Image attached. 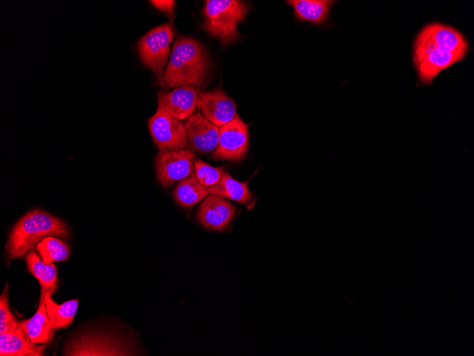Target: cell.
Masks as SVG:
<instances>
[{
	"instance_id": "1",
	"label": "cell",
	"mask_w": 474,
	"mask_h": 356,
	"mask_svg": "<svg viewBox=\"0 0 474 356\" xmlns=\"http://www.w3.org/2000/svg\"><path fill=\"white\" fill-rule=\"evenodd\" d=\"M468 52L464 36L456 29L431 23L417 35L413 62L421 82L431 84L439 73L462 60Z\"/></svg>"
},
{
	"instance_id": "2",
	"label": "cell",
	"mask_w": 474,
	"mask_h": 356,
	"mask_svg": "<svg viewBox=\"0 0 474 356\" xmlns=\"http://www.w3.org/2000/svg\"><path fill=\"white\" fill-rule=\"evenodd\" d=\"M209 65L208 55L198 41L180 36L173 45L160 85L162 89L202 87L206 82Z\"/></svg>"
},
{
	"instance_id": "3",
	"label": "cell",
	"mask_w": 474,
	"mask_h": 356,
	"mask_svg": "<svg viewBox=\"0 0 474 356\" xmlns=\"http://www.w3.org/2000/svg\"><path fill=\"white\" fill-rule=\"evenodd\" d=\"M50 235L67 239L70 232L64 222L51 214L40 210L28 212L16 222L9 234L7 244L9 259L22 257Z\"/></svg>"
},
{
	"instance_id": "4",
	"label": "cell",
	"mask_w": 474,
	"mask_h": 356,
	"mask_svg": "<svg viewBox=\"0 0 474 356\" xmlns=\"http://www.w3.org/2000/svg\"><path fill=\"white\" fill-rule=\"evenodd\" d=\"M249 10V4L243 1L206 0L202 9L203 28L222 45L233 43L242 38L237 28Z\"/></svg>"
},
{
	"instance_id": "5",
	"label": "cell",
	"mask_w": 474,
	"mask_h": 356,
	"mask_svg": "<svg viewBox=\"0 0 474 356\" xmlns=\"http://www.w3.org/2000/svg\"><path fill=\"white\" fill-rule=\"evenodd\" d=\"M173 36L171 23H164L150 30L137 43L140 60L157 75L158 83L163 75Z\"/></svg>"
},
{
	"instance_id": "6",
	"label": "cell",
	"mask_w": 474,
	"mask_h": 356,
	"mask_svg": "<svg viewBox=\"0 0 474 356\" xmlns=\"http://www.w3.org/2000/svg\"><path fill=\"white\" fill-rule=\"evenodd\" d=\"M196 154L190 148L159 150L155 158V173L159 183L169 188L175 182L194 173Z\"/></svg>"
},
{
	"instance_id": "7",
	"label": "cell",
	"mask_w": 474,
	"mask_h": 356,
	"mask_svg": "<svg viewBox=\"0 0 474 356\" xmlns=\"http://www.w3.org/2000/svg\"><path fill=\"white\" fill-rule=\"evenodd\" d=\"M219 127V139L211 158L238 162L246 156L248 149V126L236 113L226 124Z\"/></svg>"
},
{
	"instance_id": "8",
	"label": "cell",
	"mask_w": 474,
	"mask_h": 356,
	"mask_svg": "<svg viewBox=\"0 0 474 356\" xmlns=\"http://www.w3.org/2000/svg\"><path fill=\"white\" fill-rule=\"evenodd\" d=\"M148 129L159 150L188 147L187 131L183 122L159 107L149 119Z\"/></svg>"
},
{
	"instance_id": "9",
	"label": "cell",
	"mask_w": 474,
	"mask_h": 356,
	"mask_svg": "<svg viewBox=\"0 0 474 356\" xmlns=\"http://www.w3.org/2000/svg\"><path fill=\"white\" fill-rule=\"evenodd\" d=\"M236 215V208L221 196L209 194L197 210V220L205 229L224 231Z\"/></svg>"
},
{
	"instance_id": "10",
	"label": "cell",
	"mask_w": 474,
	"mask_h": 356,
	"mask_svg": "<svg viewBox=\"0 0 474 356\" xmlns=\"http://www.w3.org/2000/svg\"><path fill=\"white\" fill-rule=\"evenodd\" d=\"M197 108L217 126L230 122L236 114V104L219 88L209 92L198 90Z\"/></svg>"
},
{
	"instance_id": "11",
	"label": "cell",
	"mask_w": 474,
	"mask_h": 356,
	"mask_svg": "<svg viewBox=\"0 0 474 356\" xmlns=\"http://www.w3.org/2000/svg\"><path fill=\"white\" fill-rule=\"evenodd\" d=\"M187 131L188 147L201 153L215 150L219 144V127L207 120L199 111L183 122Z\"/></svg>"
},
{
	"instance_id": "12",
	"label": "cell",
	"mask_w": 474,
	"mask_h": 356,
	"mask_svg": "<svg viewBox=\"0 0 474 356\" xmlns=\"http://www.w3.org/2000/svg\"><path fill=\"white\" fill-rule=\"evenodd\" d=\"M198 90L194 87H181L170 92H158V107L175 119H186L195 112Z\"/></svg>"
},
{
	"instance_id": "13",
	"label": "cell",
	"mask_w": 474,
	"mask_h": 356,
	"mask_svg": "<svg viewBox=\"0 0 474 356\" xmlns=\"http://www.w3.org/2000/svg\"><path fill=\"white\" fill-rule=\"evenodd\" d=\"M47 290L41 288V295L37 312L33 317L18 321L20 327L33 342L48 344L54 336L56 330L46 310L45 296Z\"/></svg>"
},
{
	"instance_id": "14",
	"label": "cell",
	"mask_w": 474,
	"mask_h": 356,
	"mask_svg": "<svg viewBox=\"0 0 474 356\" xmlns=\"http://www.w3.org/2000/svg\"><path fill=\"white\" fill-rule=\"evenodd\" d=\"M82 339L89 341L85 342L77 340L69 349L65 355H128L122 342H119L114 337L83 336Z\"/></svg>"
},
{
	"instance_id": "15",
	"label": "cell",
	"mask_w": 474,
	"mask_h": 356,
	"mask_svg": "<svg viewBox=\"0 0 474 356\" xmlns=\"http://www.w3.org/2000/svg\"><path fill=\"white\" fill-rule=\"evenodd\" d=\"M45 347L33 342L21 327L0 334L1 356H42Z\"/></svg>"
},
{
	"instance_id": "16",
	"label": "cell",
	"mask_w": 474,
	"mask_h": 356,
	"mask_svg": "<svg viewBox=\"0 0 474 356\" xmlns=\"http://www.w3.org/2000/svg\"><path fill=\"white\" fill-rule=\"evenodd\" d=\"M206 188L210 194L228 198L241 204L248 205L253 198L252 193L248 188V181L236 180L226 170L218 183Z\"/></svg>"
},
{
	"instance_id": "17",
	"label": "cell",
	"mask_w": 474,
	"mask_h": 356,
	"mask_svg": "<svg viewBox=\"0 0 474 356\" xmlns=\"http://www.w3.org/2000/svg\"><path fill=\"white\" fill-rule=\"evenodd\" d=\"M209 194L206 187L198 182L194 174L180 180L172 190L175 200L183 208L193 207Z\"/></svg>"
},
{
	"instance_id": "18",
	"label": "cell",
	"mask_w": 474,
	"mask_h": 356,
	"mask_svg": "<svg viewBox=\"0 0 474 356\" xmlns=\"http://www.w3.org/2000/svg\"><path fill=\"white\" fill-rule=\"evenodd\" d=\"M333 1L328 0H290L287 3L293 7L295 15L302 21L320 24L326 18Z\"/></svg>"
},
{
	"instance_id": "19",
	"label": "cell",
	"mask_w": 474,
	"mask_h": 356,
	"mask_svg": "<svg viewBox=\"0 0 474 356\" xmlns=\"http://www.w3.org/2000/svg\"><path fill=\"white\" fill-rule=\"evenodd\" d=\"M29 271L38 280L41 288L53 293L57 286V269L54 264H47L34 252H29L26 257Z\"/></svg>"
},
{
	"instance_id": "20",
	"label": "cell",
	"mask_w": 474,
	"mask_h": 356,
	"mask_svg": "<svg viewBox=\"0 0 474 356\" xmlns=\"http://www.w3.org/2000/svg\"><path fill=\"white\" fill-rule=\"evenodd\" d=\"M52 292L47 291L45 296L47 313L55 329L68 327L73 321L77 311L78 300L73 299L61 304L52 298Z\"/></svg>"
},
{
	"instance_id": "21",
	"label": "cell",
	"mask_w": 474,
	"mask_h": 356,
	"mask_svg": "<svg viewBox=\"0 0 474 356\" xmlns=\"http://www.w3.org/2000/svg\"><path fill=\"white\" fill-rule=\"evenodd\" d=\"M36 250L47 264L65 261L70 255V247L61 239L48 236L36 246Z\"/></svg>"
},
{
	"instance_id": "22",
	"label": "cell",
	"mask_w": 474,
	"mask_h": 356,
	"mask_svg": "<svg viewBox=\"0 0 474 356\" xmlns=\"http://www.w3.org/2000/svg\"><path fill=\"white\" fill-rule=\"evenodd\" d=\"M224 172V167H213L199 158L194 161L193 174L198 182L206 188L211 187L218 183Z\"/></svg>"
},
{
	"instance_id": "23",
	"label": "cell",
	"mask_w": 474,
	"mask_h": 356,
	"mask_svg": "<svg viewBox=\"0 0 474 356\" xmlns=\"http://www.w3.org/2000/svg\"><path fill=\"white\" fill-rule=\"evenodd\" d=\"M8 286L0 296V333L15 330L20 328L18 321L11 312L8 300Z\"/></svg>"
},
{
	"instance_id": "24",
	"label": "cell",
	"mask_w": 474,
	"mask_h": 356,
	"mask_svg": "<svg viewBox=\"0 0 474 356\" xmlns=\"http://www.w3.org/2000/svg\"><path fill=\"white\" fill-rule=\"evenodd\" d=\"M158 10L166 14L168 16H172L175 9V1L169 0H153L150 1Z\"/></svg>"
}]
</instances>
